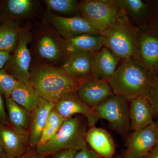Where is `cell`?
<instances>
[{"label":"cell","instance_id":"cell-18","mask_svg":"<svg viewBox=\"0 0 158 158\" xmlns=\"http://www.w3.org/2000/svg\"><path fill=\"white\" fill-rule=\"evenodd\" d=\"M120 60L104 47L92 54L91 75L95 78L109 81L119 65Z\"/></svg>","mask_w":158,"mask_h":158},{"label":"cell","instance_id":"cell-8","mask_svg":"<svg viewBox=\"0 0 158 158\" xmlns=\"http://www.w3.org/2000/svg\"><path fill=\"white\" fill-rule=\"evenodd\" d=\"M46 19L65 40L83 34L101 35L90 23L80 15L63 17L49 11Z\"/></svg>","mask_w":158,"mask_h":158},{"label":"cell","instance_id":"cell-11","mask_svg":"<svg viewBox=\"0 0 158 158\" xmlns=\"http://www.w3.org/2000/svg\"><path fill=\"white\" fill-rule=\"evenodd\" d=\"M138 61L154 74L158 73V35L149 29H139Z\"/></svg>","mask_w":158,"mask_h":158},{"label":"cell","instance_id":"cell-32","mask_svg":"<svg viewBox=\"0 0 158 158\" xmlns=\"http://www.w3.org/2000/svg\"><path fill=\"white\" fill-rule=\"evenodd\" d=\"M0 123H9L7 111H6L5 101L2 95L0 93Z\"/></svg>","mask_w":158,"mask_h":158},{"label":"cell","instance_id":"cell-4","mask_svg":"<svg viewBox=\"0 0 158 158\" xmlns=\"http://www.w3.org/2000/svg\"><path fill=\"white\" fill-rule=\"evenodd\" d=\"M139 29L125 15H122L103 34L104 47L122 62L138 60Z\"/></svg>","mask_w":158,"mask_h":158},{"label":"cell","instance_id":"cell-5","mask_svg":"<svg viewBox=\"0 0 158 158\" xmlns=\"http://www.w3.org/2000/svg\"><path fill=\"white\" fill-rule=\"evenodd\" d=\"M80 16L101 35L125 15L113 0H84L80 2Z\"/></svg>","mask_w":158,"mask_h":158},{"label":"cell","instance_id":"cell-1","mask_svg":"<svg viewBox=\"0 0 158 158\" xmlns=\"http://www.w3.org/2000/svg\"><path fill=\"white\" fill-rule=\"evenodd\" d=\"M85 79L74 77L61 68L46 64L37 65L30 71V83L40 98L55 103L65 94L76 91Z\"/></svg>","mask_w":158,"mask_h":158},{"label":"cell","instance_id":"cell-13","mask_svg":"<svg viewBox=\"0 0 158 158\" xmlns=\"http://www.w3.org/2000/svg\"><path fill=\"white\" fill-rule=\"evenodd\" d=\"M29 133L10 123H0V144L9 158H16L27 152Z\"/></svg>","mask_w":158,"mask_h":158},{"label":"cell","instance_id":"cell-27","mask_svg":"<svg viewBox=\"0 0 158 158\" xmlns=\"http://www.w3.org/2000/svg\"><path fill=\"white\" fill-rule=\"evenodd\" d=\"M65 119L58 114L54 109L51 110L37 145L43 144L53 138L59 131Z\"/></svg>","mask_w":158,"mask_h":158},{"label":"cell","instance_id":"cell-25","mask_svg":"<svg viewBox=\"0 0 158 158\" xmlns=\"http://www.w3.org/2000/svg\"><path fill=\"white\" fill-rule=\"evenodd\" d=\"M21 30L18 20H7L0 25V51L10 54L14 52Z\"/></svg>","mask_w":158,"mask_h":158},{"label":"cell","instance_id":"cell-30","mask_svg":"<svg viewBox=\"0 0 158 158\" xmlns=\"http://www.w3.org/2000/svg\"><path fill=\"white\" fill-rule=\"evenodd\" d=\"M153 13L148 28L158 35V1L152 3Z\"/></svg>","mask_w":158,"mask_h":158},{"label":"cell","instance_id":"cell-29","mask_svg":"<svg viewBox=\"0 0 158 158\" xmlns=\"http://www.w3.org/2000/svg\"><path fill=\"white\" fill-rule=\"evenodd\" d=\"M148 96L153 111L154 116L158 115V73L153 77L148 92Z\"/></svg>","mask_w":158,"mask_h":158},{"label":"cell","instance_id":"cell-19","mask_svg":"<svg viewBox=\"0 0 158 158\" xmlns=\"http://www.w3.org/2000/svg\"><path fill=\"white\" fill-rule=\"evenodd\" d=\"M88 145L102 158H112L116 152L113 138L106 130L94 126L89 128L86 135Z\"/></svg>","mask_w":158,"mask_h":158},{"label":"cell","instance_id":"cell-6","mask_svg":"<svg viewBox=\"0 0 158 158\" xmlns=\"http://www.w3.org/2000/svg\"><path fill=\"white\" fill-rule=\"evenodd\" d=\"M128 101L113 94L94 109L100 118L106 120L117 134L125 137L131 130Z\"/></svg>","mask_w":158,"mask_h":158},{"label":"cell","instance_id":"cell-23","mask_svg":"<svg viewBox=\"0 0 158 158\" xmlns=\"http://www.w3.org/2000/svg\"><path fill=\"white\" fill-rule=\"evenodd\" d=\"M10 98L23 108L32 113L40 98L31 83H19L11 94Z\"/></svg>","mask_w":158,"mask_h":158},{"label":"cell","instance_id":"cell-12","mask_svg":"<svg viewBox=\"0 0 158 158\" xmlns=\"http://www.w3.org/2000/svg\"><path fill=\"white\" fill-rule=\"evenodd\" d=\"M76 94L81 101L94 109L114 94L108 81L93 77L85 79L79 86Z\"/></svg>","mask_w":158,"mask_h":158},{"label":"cell","instance_id":"cell-38","mask_svg":"<svg viewBox=\"0 0 158 158\" xmlns=\"http://www.w3.org/2000/svg\"><path fill=\"white\" fill-rule=\"evenodd\" d=\"M157 130H158V123H157Z\"/></svg>","mask_w":158,"mask_h":158},{"label":"cell","instance_id":"cell-15","mask_svg":"<svg viewBox=\"0 0 158 158\" xmlns=\"http://www.w3.org/2000/svg\"><path fill=\"white\" fill-rule=\"evenodd\" d=\"M35 47L38 56L48 62H56L68 56L65 40L51 32L41 34L37 40Z\"/></svg>","mask_w":158,"mask_h":158},{"label":"cell","instance_id":"cell-3","mask_svg":"<svg viewBox=\"0 0 158 158\" xmlns=\"http://www.w3.org/2000/svg\"><path fill=\"white\" fill-rule=\"evenodd\" d=\"M89 127L87 119L83 116H74L64 120L53 138L37 145L35 151L43 156H48L62 150L77 151L88 148L86 135Z\"/></svg>","mask_w":158,"mask_h":158},{"label":"cell","instance_id":"cell-2","mask_svg":"<svg viewBox=\"0 0 158 158\" xmlns=\"http://www.w3.org/2000/svg\"><path fill=\"white\" fill-rule=\"evenodd\" d=\"M155 75L133 59L122 62L108 82L114 94L130 101L140 95H148Z\"/></svg>","mask_w":158,"mask_h":158},{"label":"cell","instance_id":"cell-20","mask_svg":"<svg viewBox=\"0 0 158 158\" xmlns=\"http://www.w3.org/2000/svg\"><path fill=\"white\" fill-rule=\"evenodd\" d=\"M92 53H74L68 55L61 68L76 78L91 77Z\"/></svg>","mask_w":158,"mask_h":158},{"label":"cell","instance_id":"cell-28","mask_svg":"<svg viewBox=\"0 0 158 158\" xmlns=\"http://www.w3.org/2000/svg\"><path fill=\"white\" fill-rule=\"evenodd\" d=\"M19 83L4 69H0V93L5 98L10 97L12 91Z\"/></svg>","mask_w":158,"mask_h":158},{"label":"cell","instance_id":"cell-17","mask_svg":"<svg viewBox=\"0 0 158 158\" xmlns=\"http://www.w3.org/2000/svg\"><path fill=\"white\" fill-rule=\"evenodd\" d=\"M130 102L131 130L142 129L154 122L153 111L148 95H140Z\"/></svg>","mask_w":158,"mask_h":158},{"label":"cell","instance_id":"cell-7","mask_svg":"<svg viewBox=\"0 0 158 158\" xmlns=\"http://www.w3.org/2000/svg\"><path fill=\"white\" fill-rule=\"evenodd\" d=\"M32 34L28 27L21 30L18 42L4 70L20 83H30L32 57L28 48Z\"/></svg>","mask_w":158,"mask_h":158},{"label":"cell","instance_id":"cell-34","mask_svg":"<svg viewBox=\"0 0 158 158\" xmlns=\"http://www.w3.org/2000/svg\"><path fill=\"white\" fill-rule=\"evenodd\" d=\"M11 54L0 51V69L5 67L11 57Z\"/></svg>","mask_w":158,"mask_h":158},{"label":"cell","instance_id":"cell-9","mask_svg":"<svg viewBox=\"0 0 158 158\" xmlns=\"http://www.w3.org/2000/svg\"><path fill=\"white\" fill-rule=\"evenodd\" d=\"M157 144V124L154 122L144 128L133 131L130 135L123 158H144Z\"/></svg>","mask_w":158,"mask_h":158},{"label":"cell","instance_id":"cell-35","mask_svg":"<svg viewBox=\"0 0 158 158\" xmlns=\"http://www.w3.org/2000/svg\"><path fill=\"white\" fill-rule=\"evenodd\" d=\"M16 158H49L48 156H43L40 155L35 151L33 152H27L23 155L20 156L19 157Z\"/></svg>","mask_w":158,"mask_h":158},{"label":"cell","instance_id":"cell-24","mask_svg":"<svg viewBox=\"0 0 158 158\" xmlns=\"http://www.w3.org/2000/svg\"><path fill=\"white\" fill-rule=\"evenodd\" d=\"M5 101L9 123L20 131L29 133L31 113L17 104L10 97L6 98Z\"/></svg>","mask_w":158,"mask_h":158},{"label":"cell","instance_id":"cell-39","mask_svg":"<svg viewBox=\"0 0 158 158\" xmlns=\"http://www.w3.org/2000/svg\"></svg>","mask_w":158,"mask_h":158},{"label":"cell","instance_id":"cell-26","mask_svg":"<svg viewBox=\"0 0 158 158\" xmlns=\"http://www.w3.org/2000/svg\"><path fill=\"white\" fill-rule=\"evenodd\" d=\"M49 11L59 16L73 17L80 14V2L76 0H46Z\"/></svg>","mask_w":158,"mask_h":158},{"label":"cell","instance_id":"cell-16","mask_svg":"<svg viewBox=\"0 0 158 158\" xmlns=\"http://www.w3.org/2000/svg\"><path fill=\"white\" fill-rule=\"evenodd\" d=\"M55 104L41 98L37 106L31 113L27 152H33L35 151L45 127L49 114Z\"/></svg>","mask_w":158,"mask_h":158},{"label":"cell","instance_id":"cell-37","mask_svg":"<svg viewBox=\"0 0 158 158\" xmlns=\"http://www.w3.org/2000/svg\"><path fill=\"white\" fill-rule=\"evenodd\" d=\"M0 158H9L0 144Z\"/></svg>","mask_w":158,"mask_h":158},{"label":"cell","instance_id":"cell-33","mask_svg":"<svg viewBox=\"0 0 158 158\" xmlns=\"http://www.w3.org/2000/svg\"><path fill=\"white\" fill-rule=\"evenodd\" d=\"M77 152L74 150H62L54 153L51 158H73Z\"/></svg>","mask_w":158,"mask_h":158},{"label":"cell","instance_id":"cell-14","mask_svg":"<svg viewBox=\"0 0 158 158\" xmlns=\"http://www.w3.org/2000/svg\"><path fill=\"white\" fill-rule=\"evenodd\" d=\"M130 20L139 29L148 28L152 17V2L142 0H113Z\"/></svg>","mask_w":158,"mask_h":158},{"label":"cell","instance_id":"cell-21","mask_svg":"<svg viewBox=\"0 0 158 158\" xmlns=\"http://www.w3.org/2000/svg\"><path fill=\"white\" fill-rule=\"evenodd\" d=\"M68 55L74 53L90 52L94 53L104 47L102 35L83 34L68 40H65Z\"/></svg>","mask_w":158,"mask_h":158},{"label":"cell","instance_id":"cell-31","mask_svg":"<svg viewBox=\"0 0 158 158\" xmlns=\"http://www.w3.org/2000/svg\"><path fill=\"white\" fill-rule=\"evenodd\" d=\"M73 158H102L94 151L89 148L77 152Z\"/></svg>","mask_w":158,"mask_h":158},{"label":"cell","instance_id":"cell-10","mask_svg":"<svg viewBox=\"0 0 158 158\" xmlns=\"http://www.w3.org/2000/svg\"><path fill=\"white\" fill-rule=\"evenodd\" d=\"M53 109L65 119L75 115L85 116L89 128L95 126L100 119L94 109L85 104L78 97L76 91L64 94L56 103Z\"/></svg>","mask_w":158,"mask_h":158},{"label":"cell","instance_id":"cell-36","mask_svg":"<svg viewBox=\"0 0 158 158\" xmlns=\"http://www.w3.org/2000/svg\"><path fill=\"white\" fill-rule=\"evenodd\" d=\"M145 158H158V144L148 152Z\"/></svg>","mask_w":158,"mask_h":158},{"label":"cell","instance_id":"cell-22","mask_svg":"<svg viewBox=\"0 0 158 158\" xmlns=\"http://www.w3.org/2000/svg\"><path fill=\"white\" fill-rule=\"evenodd\" d=\"M38 2L33 0H8L2 7V14L5 21L18 20L28 17L35 12Z\"/></svg>","mask_w":158,"mask_h":158}]
</instances>
